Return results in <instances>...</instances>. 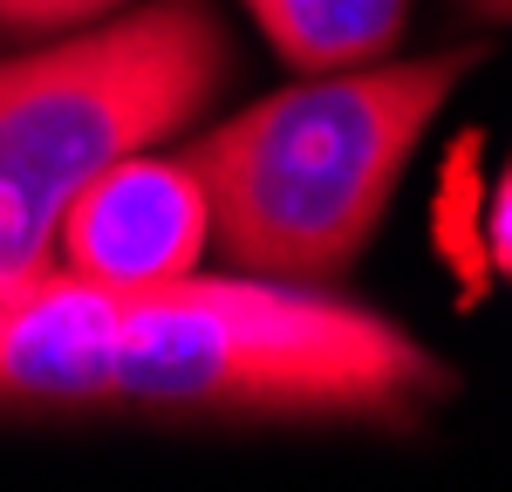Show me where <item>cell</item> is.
I'll list each match as a JSON object with an SVG mask.
<instances>
[{
	"label": "cell",
	"instance_id": "52a82bcc",
	"mask_svg": "<svg viewBox=\"0 0 512 492\" xmlns=\"http://www.w3.org/2000/svg\"><path fill=\"white\" fill-rule=\"evenodd\" d=\"M485 253H492L499 274H512V158H506V178H499L492 205H485Z\"/></svg>",
	"mask_w": 512,
	"mask_h": 492
},
{
	"label": "cell",
	"instance_id": "ba28073f",
	"mask_svg": "<svg viewBox=\"0 0 512 492\" xmlns=\"http://www.w3.org/2000/svg\"><path fill=\"white\" fill-rule=\"evenodd\" d=\"M478 21H512V0H465Z\"/></svg>",
	"mask_w": 512,
	"mask_h": 492
},
{
	"label": "cell",
	"instance_id": "5b68a950",
	"mask_svg": "<svg viewBox=\"0 0 512 492\" xmlns=\"http://www.w3.org/2000/svg\"><path fill=\"white\" fill-rule=\"evenodd\" d=\"M246 14L280 48V62L321 76L390 55V41L410 21V0H246Z\"/></svg>",
	"mask_w": 512,
	"mask_h": 492
},
{
	"label": "cell",
	"instance_id": "7a4b0ae2",
	"mask_svg": "<svg viewBox=\"0 0 512 492\" xmlns=\"http://www.w3.org/2000/svg\"><path fill=\"white\" fill-rule=\"evenodd\" d=\"M485 48L424 62H355L280 89L205 130L185 164L205 185L212 240L239 274L335 281L369 246L403 164Z\"/></svg>",
	"mask_w": 512,
	"mask_h": 492
},
{
	"label": "cell",
	"instance_id": "277c9868",
	"mask_svg": "<svg viewBox=\"0 0 512 492\" xmlns=\"http://www.w3.org/2000/svg\"><path fill=\"white\" fill-rule=\"evenodd\" d=\"M212 240L205 185L185 151H130L82 185L55 226V267L96 287H158L198 274Z\"/></svg>",
	"mask_w": 512,
	"mask_h": 492
},
{
	"label": "cell",
	"instance_id": "3957f363",
	"mask_svg": "<svg viewBox=\"0 0 512 492\" xmlns=\"http://www.w3.org/2000/svg\"><path fill=\"white\" fill-rule=\"evenodd\" d=\"M233 82L212 0H151L89 35L0 55V294L55 267V226L103 164L185 130Z\"/></svg>",
	"mask_w": 512,
	"mask_h": 492
},
{
	"label": "cell",
	"instance_id": "8992f818",
	"mask_svg": "<svg viewBox=\"0 0 512 492\" xmlns=\"http://www.w3.org/2000/svg\"><path fill=\"white\" fill-rule=\"evenodd\" d=\"M123 0H0V41H41V35H69L82 21L117 14Z\"/></svg>",
	"mask_w": 512,
	"mask_h": 492
},
{
	"label": "cell",
	"instance_id": "6da1fadb",
	"mask_svg": "<svg viewBox=\"0 0 512 492\" xmlns=\"http://www.w3.org/2000/svg\"><path fill=\"white\" fill-rule=\"evenodd\" d=\"M451 390V363L410 328L308 281L178 274L158 287H96L48 267L0 294L7 417L410 431Z\"/></svg>",
	"mask_w": 512,
	"mask_h": 492
}]
</instances>
